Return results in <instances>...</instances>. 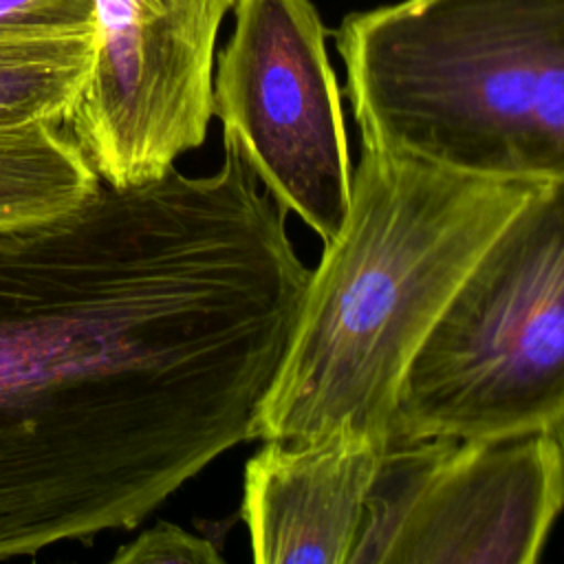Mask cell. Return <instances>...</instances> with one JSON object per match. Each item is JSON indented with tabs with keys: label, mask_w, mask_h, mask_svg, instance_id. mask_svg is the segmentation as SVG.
Returning <instances> with one entry per match:
<instances>
[{
	"label": "cell",
	"mask_w": 564,
	"mask_h": 564,
	"mask_svg": "<svg viewBox=\"0 0 564 564\" xmlns=\"http://www.w3.org/2000/svg\"><path fill=\"white\" fill-rule=\"evenodd\" d=\"M335 46L361 143L494 181L564 178V0H399Z\"/></svg>",
	"instance_id": "obj_3"
},
{
	"label": "cell",
	"mask_w": 564,
	"mask_h": 564,
	"mask_svg": "<svg viewBox=\"0 0 564 564\" xmlns=\"http://www.w3.org/2000/svg\"><path fill=\"white\" fill-rule=\"evenodd\" d=\"M236 0H95L93 59L64 121L97 178L137 187L203 145L216 40Z\"/></svg>",
	"instance_id": "obj_6"
},
{
	"label": "cell",
	"mask_w": 564,
	"mask_h": 564,
	"mask_svg": "<svg viewBox=\"0 0 564 564\" xmlns=\"http://www.w3.org/2000/svg\"><path fill=\"white\" fill-rule=\"evenodd\" d=\"M540 183L458 174L361 143L251 441L388 447L403 377L487 242Z\"/></svg>",
	"instance_id": "obj_2"
},
{
	"label": "cell",
	"mask_w": 564,
	"mask_h": 564,
	"mask_svg": "<svg viewBox=\"0 0 564 564\" xmlns=\"http://www.w3.org/2000/svg\"><path fill=\"white\" fill-rule=\"evenodd\" d=\"M562 507L564 456L551 430L456 441L386 564H533Z\"/></svg>",
	"instance_id": "obj_7"
},
{
	"label": "cell",
	"mask_w": 564,
	"mask_h": 564,
	"mask_svg": "<svg viewBox=\"0 0 564 564\" xmlns=\"http://www.w3.org/2000/svg\"><path fill=\"white\" fill-rule=\"evenodd\" d=\"M564 416V178L487 242L414 355L392 441H476Z\"/></svg>",
	"instance_id": "obj_4"
},
{
	"label": "cell",
	"mask_w": 564,
	"mask_h": 564,
	"mask_svg": "<svg viewBox=\"0 0 564 564\" xmlns=\"http://www.w3.org/2000/svg\"><path fill=\"white\" fill-rule=\"evenodd\" d=\"M99 183L64 126L0 128V231L59 218Z\"/></svg>",
	"instance_id": "obj_9"
},
{
	"label": "cell",
	"mask_w": 564,
	"mask_h": 564,
	"mask_svg": "<svg viewBox=\"0 0 564 564\" xmlns=\"http://www.w3.org/2000/svg\"><path fill=\"white\" fill-rule=\"evenodd\" d=\"M551 432H553V436L557 438V443H560V449H562V456H564V416L551 427Z\"/></svg>",
	"instance_id": "obj_14"
},
{
	"label": "cell",
	"mask_w": 564,
	"mask_h": 564,
	"mask_svg": "<svg viewBox=\"0 0 564 564\" xmlns=\"http://www.w3.org/2000/svg\"><path fill=\"white\" fill-rule=\"evenodd\" d=\"M115 564H218L223 555L200 535L176 524L159 522L141 531L132 542L123 544L115 555Z\"/></svg>",
	"instance_id": "obj_13"
},
{
	"label": "cell",
	"mask_w": 564,
	"mask_h": 564,
	"mask_svg": "<svg viewBox=\"0 0 564 564\" xmlns=\"http://www.w3.org/2000/svg\"><path fill=\"white\" fill-rule=\"evenodd\" d=\"M95 0H0V33H93Z\"/></svg>",
	"instance_id": "obj_12"
},
{
	"label": "cell",
	"mask_w": 564,
	"mask_h": 564,
	"mask_svg": "<svg viewBox=\"0 0 564 564\" xmlns=\"http://www.w3.org/2000/svg\"><path fill=\"white\" fill-rule=\"evenodd\" d=\"M242 156L0 231V562L139 527L238 443L311 269Z\"/></svg>",
	"instance_id": "obj_1"
},
{
	"label": "cell",
	"mask_w": 564,
	"mask_h": 564,
	"mask_svg": "<svg viewBox=\"0 0 564 564\" xmlns=\"http://www.w3.org/2000/svg\"><path fill=\"white\" fill-rule=\"evenodd\" d=\"M454 443L456 438L427 436L397 441L381 452L348 564H386L394 535Z\"/></svg>",
	"instance_id": "obj_11"
},
{
	"label": "cell",
	"mask_w": 564,
	"mask_h": 564,
	"mask_svg": "<svg viewBox=\"0 0 564 564\" xmlns=\"http://www.w3.org/2000/svg\"><path fill=\"white\" fill-rule=\"evenodd\" d=\"M326 33L311 0H236L214 70L223 148L324 245L348 214L352 181Z\"/></svg>",
	"instance_id": "obj_5"
},
{
	"label": "cell",
	"mask_w": 564,
	"mask_h": 564,
	"mask_svg": "<svg viewBox=\"0 0 564 564\" xmlns=\"http://www.w3.org/2000/svg\"><path fill=\"white\" fill-rule=\"evenodd\" d=\"M383 447L330 436L264 441L245 465L240 516L258 564H348Z\"/></svg>",
	"instance_id": "obj_8"
},
{
	"label": "cell",
	"mask_w": 564,
	"mask_h": 564,
	"mask_svg": "<svg viewBox=\"0 0 564 564\" xmlns=\"http://www.w3.org/2000/svg\"><path fill=\"white\" fill-rule=\"evenodd\" d=\"M90 59L93 33H0V128L64 126Z\"/></svg>",
	"instance_id": "obj_10"
}]
</instances>
